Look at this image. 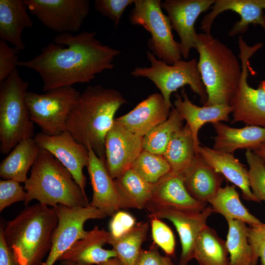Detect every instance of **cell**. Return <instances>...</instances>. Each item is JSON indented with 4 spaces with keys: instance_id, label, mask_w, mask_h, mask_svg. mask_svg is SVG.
<instances>
[{
    "instance_id": "obj_15",
    "label": "cell",
    "mask_w": 265,
    "mask_h": 265,
    "mask_svg": "<svg viewBox=\"0 0 265 265\" xmlns=\"http://www.w3.org/2000/svg\"><path fill=\"white\" fill-rule=\"evenodd\" d=\"M215 0H165L161 7L167 13L172 29L179 36L182 55L187 59L195 48L197 33L194 25L199 16L212 5Z\"/></svg>"
},
{
    "instance_id": "obj_20",
    "label": "cell",
    "mask_w": 265,
    "mask_h": 265,
    "mask_svg": "<svg viewBox=\"0 0 265 265\" xmlns=\"http://www.w3.org/2000/svg\"><path fill=\"white\" fill-rule=\"evenodd\" d=\"M86 167L92 188V197L89 204L106 216H112L122 209L119 194L114 180L110 176L105 165L91 147Z\"/></svg>"
},
{
    "instance_id": "obj_9",
    "label": "cell",
    "mask_w": 265,
    "mask_h": 265,
    "mask_svg": "<svg viewBox=\"0 0 265 265\" xmlns=\"http://www.w3.org/2000/svg\"><path fill=\"white\" fill-rule=\"evenodd\" d=\"M80 93L73 86L55 88L42 94L27 91L25 101L31 120L42 132L55 135L67 131L69 116Z\"/></svg>"
},
{
    "instance_id": "obj_4",
    "label": "cell",
    "mask_w": 265,
    "mask_h": 265,
    "mask_svg": "<svg viewBox=\"0 0 265 265\" xmlns=\"http://www.w3.org/2000/svg\"><path fill=\"white\" fill-rule=\"evenodd\" d=\"M197 66L207 92L204 106H232L241 75V65L232 50L211 33H197Z\"/></svg>"
},
{
    "instance_id": "obj_33",
    "label": "cell",
    "mask_w": 265,
    "mask_h": 265,
    "mask_svg": "<svg viewBox=\"0 0 265 265\" xmlns=\"http://www.w3.org/2000/svg\"><path fill=\"white\" fill-rule=\"evenodd\" d=\"M228 232L226 241L230 265H256L258 259L249 243L246 224L238 220H226Z\"/></svg>"
},
{
    "instance_id": "obj_32",
    "label": "cell",
    "mask_w": 265,
    "mask_h": 265,
    "mask_svg": "<svg viewBox=\"0 0 265 265\" xmlns=\"http://www.w3.org/2000/svg\"><path fill=\"white\" fill-rule=\"evenodd\" d=\"M226 241L208 225L196 240L193 259L199 265H230Z\"/></svg>"
},
{
    "instance_id": "obj_17",
    "label": "cell",
    "mask_w": 265,
    "mask_h": 265,
    "mask_svg": "<svg viewBox=\"0 0 265 265\" xmlns=\"http://www.w3.org/2000/svg\"><path fill=\"white\" fill-rule=\"evenodd\" d=\"M207 204L190 195L185 186L183 174L170 171L154 184L152 196L145 209L150 213L164 208L202 211Z\"/></svg>"
},
{
    "instance_id": "obj_36",
    "label": "cell",
    "mask_w": 265,
    "mask_h": 265,
    "mask_svg": "<svg viewBox=\"0 0 265 265\" xmlns=\"http://www.w3.org/2000/svg\"><path fill=\"white\" fill-rule=\"evenodd\" d=\"M245 156L249 169V180L252 193L258 202L265 203V164L252 151L247 150Z\"/></svg>"
},
{
    "instance_id": "obj_25",
    "label": "cell",
    "mask_w": 265,
    "mask_h": 265,
    "mask_svg": "<svg viewBox=\"0 0 265 265\" xmlns=\"http://www.w3.org/2000/svg\"><path fill=\"white\" fill-rule=\"evenodd\" d=\"M224 177L210 165L199 154L184 174L185 186L196 200L208 203L221 187Z\"/></svg>"
},
{
    "instance_id": "obj_19",
    "label": "cell",
    "mask_w": 265,
    "mask_h": 265,
    "mask_svg": "<svg viewBox=\"0 0 265 265\" xmlns=\"http://www.w3.org/2000/svg\"><path fill=\"white\" fill-rule=\"evenodd\" d=\"M171 108L161 93H155L142 101L131 111L114 119V122L143 137L165 121Z\"/></svg>"
},
{
    "instance_id": "obj_7",
    "label": "cell",
    "mask_w": 265,
    "mask_h": 265,
    "mask_svg": "<svg viewBox=\"0 0 265 265\" xmlns=\"http://www.w3.org/2000/svg\"><path fill=\"white\" fill-rule=\"evenodd\" d=\"M146 55L150 66L136 67L131 74L133 77L146 78L152 81L170 108L173 107L170 101L171 93L185 85L189 86L199 96L203 105L206 104L208 96L195 58L188 61L180 60L169 65L157 58L149 51H146Z\"/></svg>"
},
{
    "instance_id": "obj_47",
    "label": "cell",
    "mask_w": 265,
    "mask_h": 265,
    "mask_svg": "<svg viewBox=\"0 0 265 265\" xmlns=\"http://www.w3.org/2000/svg\"><path fill=\"white\" fill-rule=\"evenodd\" d=\"M62 265H63L62 264Z\"/></svg>"
},
{
    "instance_id": "obj_22",
    "label": "cell",
    "mask_w": 265,
    "mask_h": 265,
    "mask_svg": "<svg viewBox=\"0 0 265 265\" xmlns=\"http://www.w3.org/2000/svg\"><path fill=\"white\" fill-rule=\"evenodd\" d=\"M109 234L108 231L95 226L84 238L78 240L65 252L58 261L82 265H98L116 257V253L113 249L103 248L107 243Z\"/></svg>"
},
{
    "instance_id": "obj_23",
    "label": "cell",
    "mask_w": 265,
    "mask_h": 265,
    "mask_svg": "<svg viewBox=\"0 0 265 265\" xmlns=\"http://www.w3.org/2000/svg\"><path fill=\"white\" fill-rule=\"evenodd\" d=\"M198 153L217 172L240 189L244 200L258 202L250 187L248 169L235 157L234 154L202 145L199 147Z\"/></svg>"
},
{
    "instance_id": "obj_1",
    "label": "cell",
    "mask_w": 265,
    "mask_h": 265,
    "mask_svg": "<svg viewBox=\"0 0 265 265\" xmlns=\"http://www.w3.org/2000/svg\"><path fill=\"white\" fill-rule=\"evenodd\" d=\"M96 35L95 31L58 33L39 54L29 60L19 61L18 66L38 73L44 92L88 83L96 75L113 69V60L121 53L104 44Z\"/></svg>"
},
{
    "instance_id": "obj_3",
    "label": "cell",
    "mask_w": 265,
    "mask_h": 265,
    "mask_svg": "<svg viewBox=\"0 0 265 265\" xmlns=\"http://www.w3.org/2000/svg\"><path fill=\"white\" fill-rule=\"evenodd\" d=\"M58 223L54 208L40 204L26 206L4 227V236L18 265H41L49 254Z\"/></svg>"
},
{
    "instance_id": "obj_45",
    "label": "cell",
    "mask_w": 265,
    "mask_h": 265,
    "mask_svg": "<svg viewBox=\"0 0 265 265\" xmlns=\"http://www.w3.org/2000/svg\"><path fill=\"white\" fill-rule=\"evenodd\" d=\"M62 264L63 265H82L66 261H63ZM98 265H122V264L117 257H114Z\"/></svg>"
},
{
    "instance_id": "obj_18",
    "label": "cell",
    "mask_w": 265,
    "mask_h": 265,
    "mask_svg": "<svg viewBox=\"0 0 265 265\" xmlns=\"http://www.w3.org/2000/svg\"><path fill=\"white\" fill-rule=\"evenodd\" d=\"M212 10L203 18L200 28L204 33H211L215 18L226 10H232L240 15V20L236 22L228 33L231 36L244 33L250 24L259 25L265 31V0H215Z\"/></svg>"
},
{
    "instance_id": "obj_27",
    "label": "cell",
    "mask_w": 265,
    "mask_h": 265,
    "mask_svg": "<svg viewBox=\"0 0 265 265\" xmlns=\"http://www.w3.org/2000/svg\"><path fill=\"white\" fill-rule=\"evenodd\" d=\"M40 148L33 138L20 142L0 164V177L25 183L27 174L39 155Z\"/></svg>"
},
{
    "instance_id": "obj_10",
    "label": "cell",
    "mask_w": 265,
    "mask_h": 265,
    "mask_svg": "<svg viewBox=\"0 0 265 265\" xmlns=\"http://www.w3.org/2000/svg\"><path fill=\"white\" fill-rule=\"evenodd\" d=\"M241 75L238 87L232 104L233 119L231 123L242 122L246 125L265 128V80L254 88L247 82L249 59L263 44L249 46L240 35L238 40Z\"/></svg>"
},
{
    "instance_id": "obj_21",
    "label": "cell",
    "mask_w": 265,
    "mask_h": 265,
    "mask_svg": "<svg viewBox=\"0 0 265 265\" xmlns=\"http://www.w3.org/2000/svg\"><path fill=\"white\" fill-rule=\"evenodd\" d=\"M181 94L182 96L178 93L175 94L174 108L181 118L186 120V124L191 132L196 151L199 153L198 149L201 144L198 136L200 129L207 123L214 124L229 121L233 107L227 105L199 106L190 101L183 88Z\"/></svg>"
},
{
    "instance_id": "obj_14",
    "label": "cell",
    "mask_w": 265,
    "mask_h": 265,
    "mask_svg": "<svg viewBox=\"0 0 265 265\" xmlns=\"http://www.w3.org/2000/svg\"><path fill=\"white\" fill-rule=\"evenodd\" d=\"M213 212L212 208L209 207L202 211L164 208L149 213V217L166 219L173 224L179 234L182 246L179 265H187L193 259L197 238L207 226V219Z\"/></svg>"
},
{
    "instance_id": "obj_40",
    "label": "cell",
    "mask_w": 265,
    "mask_h": 265,
    "mask_svg": "<svg viewBox=\"0 0 265 265\" xmlns=\"http://www.w3.org/2000/svg\"><path fill=\"white\" fill-rule=\"evenodd\" d=\"M20 50L11 47L0 39V82L6 79L16 69L19 61Z\"/></svg>"
},
{
    "instance_id": "obj_24",
    "label": "cell",
    "mask_w": 265,
    "mask_h": 265,
    "mask_svg": "<svg viewBox=\"0 0 265 265\" xmlns=\"http://www.w3.org/2000/svg\"><path fill=\"white\" fill-rule=\"evenodd\" d=\"M216 132L212 148L234 154L238 149L252 151L265 142V128L246 125L233 128L222 122L212 124Z\"/></svg>"
},
{
    "instance_id": "obj_35",
    "label": "cell",
    "mask_w": 265,
    "mask_h": 265,
    "mask_svg": "<svg viewBox=\"0 0 265 265\" xmlns=\"http://www.w3.org/2000/svg\"><path fill=\"white\" fill-rule=\"evenodd\" d=\"M130 168L151 184H155L171 171L170 165L162 155L143 150Z\"/></svg>"
},
{
    "instance_id": "obj_16",
    "label": "cell",
    "mask_w": 265,
    "mask_h": 265,
    "mask_svg": "<svg viewBox=\"0 0 265 265\" xmlns=\"http://www.w3.org/2000/svg\"><path fill=\"white\" fill-rule=\"evenodd\" d=\"M142 141L143 137L114 122L105 138V165L112 179L131 168L143 150Z\"/></svg>"
},
{
    "instance_id": "obj_8",
    "label": "cell",
    "mask_w": 265,
    "mask_h": 265,
    "mask_svg": "<svg viewBox=\"0 0 265 265\" xmlns=\"http://www.w3.org/2000/svg\"><path fill=\"white\" fill-rule=\"evenodd\" d=\"M161 2L160 0H134L130 21L150 33L147 41L149 51L159 59L172 65L181 60V48L174 38L170 20L163 12Z\"/></svg>"
},
{
    "instance_id": "obj_31",
    "label": "cell",
    "mask_w": 265,
    "mask_h": 265,
    "mask_svg": "<svg viewBox=\"0 0 265 265\" xmlns=\"http://www.w3.org/2000/svg\"><path fill=\"white\" fill-rule=\"evenodd\" d=\"M149 228L148 222L140 221L119 237L113 238L109 234L107 243L112 246L122 265H136Z\"/></svg>"
},
{
    "instance_id": "obj_41",
    "label": "cell",
    "mask_w": 265,
    "mask_h": 265,
    "mask_svg": "<svg viewBox=\"0 0 265 265\" xmlns=\"http://www.w3.org/2000/svg\"><path fill=\"white\" fill-rule=\"evenodd\" d=\"M249 243L261 265H265V223L249 226L247 229Z\"/></svg>"
},
{
    "instance_id": "obj_28",
    "label": "cell",
    "mask_w": 265,
    "mask_h": 265,
    "mask_svg": "<svg viewBox=\"0 0 265 265\" xmlns=\"http://www.w3.org/2000/svg\"><path fill=\"white\" fill-rule=\"evenodd\" d=\"M113 180L122 209H145L152 196L154 184L148 182L131 168Z\"/></svg>"
},
{
    "instance_id": "obj_42",
    "label": "cell",
    "mask_w": 265,
    "mask_h": 265,
    "mask_svg": "<svg viewBox=\"0 0 265 265\" xmlns=\"http://www.w3.org/2000/svg\"><path fill=\"white\" fill-rule=\"evenodd\" d=\"M135 218L128 212L118 211L112 216L109 222L110 236L118 238L130 230L136 224Z\"/></svg>"
},
{
    "instance_id": "obj_6",
    "label": "cell",
    "mask_w": 265,
    "mask_h": 265,
    "mask_svg": "<svg viewBox=\"0 0 265 265\" xmlns=\"http://www.w3.org/2000/svg\"><path fill=\"white\" fill-rule=\"evenodd\" d=\"M28 85L17 69L0 82V151L3 154L35 136L34 123L25 101Z\"/></svg>"
},
{
    "instance_id": "obj_11",
    "label": "cell",
    "mask_w": 265,
    "mask_h": 265,
    "mask_svg": "<svg viewBox=\"0 0 265 265\" xmlns=\"http://www.w3.org/2000/svg\"><path fill=\"white\" fill-rule=\"evenodd\" d=\"M54 209L58 223L53 234L51 250L41 265H53L76 242L84 238L89 232L84 229L86 221L101 219L107 216L90 204L73 208L59 204Z\"/></svg>"
},
{
    "instance_id": "obj_34",
    "label": "cell",
    "mask_w": 265,
    "mask_h": 265,
    "mask_svg": "<svg viewBox=\"0 0 265 265\" xmlns=\"http://www.w3.org/2000/svg\"><path fill=\"white\" fill-rule=\"evenodd\" d=\"M183 121L173 107L167 120L143 137V150L154 154L163 155L173 134L183 127Z\"/></svg>"
},
{
    "instance_id": "obj_44",
    "label": "cell",
    "mask_w": 265,
    "mask_h": 265,
    "mask_svg": "<svg viewBox=\"0 0 265 265\" xmlns=\"http://www.w3.org/2000/svg\"><path fill=\"white\" fill-rule=\"evenodd\" d=\"M4 225L0 227V265H18L13 252L7 244L4 236Z\"/></svg>"
},
{
    "instance_id": "obj_2",
    "label": "cell",
    "mask_w": 265,
    "mask_h": 265,
    "mask_svg": "<svg viewBox=\"0 0 265 265\" xmlns=\"http://www.w3.org/2000/svg\"><path fill=\"white\" fill-rule=\"evenodd\" d=\"M128 103L117 90L97 84L80 93L67 120L66 128L79 143L91 147L104 162L106 136L118 109Z\"/></svg>"
},
{
    "instance_id": "obj_43",
    "label": "cell",
    "mask_w": 265,
    "mask_h": 265,
    "mask_svg": "<svg viewBox=\"0 0 265 265\" xmlns=\"http://www.w3.org/2000/svg\"><path fill=\"white\" fill-rule=\"evenodd\" d=\"M135 265H174L169 256H163L154 242L148 249H142Z\"/></svg>"
},
{
    "instance_id": "obj_46",
    "label": "cell",
    "mask_w": 265,
    "mask_h": 265,
    "mask_svg": "<svg viewBox=\"0 0 265 265\" xmlns=\"http://www.w3.org/2000/svg\"><path fill=\"white\" fill-rule=\"evenodd\" d=\"M252 151L256 154L265 164V142L255 148Z\"/></svg>"
},
{
    "instance_id": "obj_26",
    "label": "cell",
    "mask_w": 265,
    "mask_h": 265,
    "mask_svg": "<svg viewBox=\"0 0 265 265\" xmlns=\"http://www.w3.org/2000/svg\"><path fill=\"white\" fill-rule=\"evenodd\" d=\"M26 9L23 0H0V39L20 51L26 49L23 30L33 27Z\"/></svg>"
},
{
    "instance_id": "obj_5",
    "label": "cell",
    "mask_w": 265,
    "mask_h": 265,
    "mask_svg": "<svg viewBox=\"0 0 265 265\" xmlns=\"http://www.w3.org/2000/svg\"><path fill=\"white\" fill-rule=\"evenodd\" d=\"M26 197L24 205L33 200L49 207L61 204L69 208L85 207L89 200L70 171L48 151L40 149L25 183Z\"/></svg>"
},
{
    "instance_id": "obj_13",
    "label": "cell",
    "mask_w": 265,
    "mask_h": 265,
    "mask_svg": "<svg viewBox=\"0 0 265 265\" xmlns=\"http://www.w3.org/2000/svg\"><path fill=\"white\" fill-rule=\"evenodd\" d=\"M33 138L40 148L49 152L70 171L86 195L87 178L83 173V169L88 164V148L77 142L68 131L55 135H48L40 132Z\"/></svg>"
},
{
    "instance_id": "obj_39",
    "label": "cell",
    "mask_w": 265,
    "mask_h": 265,
    "mask_svg": "<svg viewBox=\"0 0 265 265\" xmlns=\"http://www.w3.org/2000/svg\"><path fill=\"white\" fill-rule=\"evenodd\" d=\"M134 0H95V10L114 22L116 27L128 6L134 3Z\"/></svg>"
},
{
    "instance_id": "obj_37",
    "label": "cell",
    "mask_w": 265,
    "mask_h": 265,
    "mask_svg": "<svg viewBox=\"0 0 265 265\" xmlns=\"http://www.w3.org/2000/svg\"><path fill=\"white\" fill-rule=\"evenodd\" d=\"M152 237L154 242L160 247L167 256H174L176 241L170 228L155 217H150Z\"/></svg>"
},
{
    "instance_id": "obj_29",
    "label": "cell",
    "mask_w": 265,
    "mask_h": 265,
    "mask_svg": "<svg viewBox=\"0 0 265 265\" xmlns=\"http://www.w3.org/2000/svg\"><path fill=\"white\" fill-rule=\"evenodd\" d=\"M197 154L191 132L186 124L173 134L162 156L170 171L184 175Z\"/></svg>"
},
{
    "instance_id": "obj_12",
    "label": "cell",
    "mask_w": 265,
    "mask_h": 265,
    "mask_svg": "<svg viewBox=\"0 0 265 265\" xmlns=\"http://www.w3.org/2000/svg\"><path fill=\"white\" fill-rule=\"evenodd\" d=\"M30 13L46 27L60 33L75 32L90 11L89 0H23Z\"/></svg>"
},
{
    "instance_id": "obj_30",
    "label": "cell",
    "mask_w": 265,
    "mask_h": 265,
    "mask_svg": "<svg viewBox=\"0 0 265 265\" xmlns=\"http://www.w3.org/2000/svg\"><path fill=\"white\" fill-rule=\"evenodd\" d=\"M208 202L212 206L214 212L220 213L226 220H240L249 226L262 223L242 204L234 185L221 187Z\"/></svg>"
},
{
    "instance_id": "obj_38",
    "label": "cell",
    "mask_w": 265,
    "mask_h": 265,
    "mask_svg": "<svg viewBox=\"0 0 265 265\" xmlns=\"http://www.w3.org/2000/svg\"><path fill=\"white\" fill-rule=\"evenodd\" d=\"M26 192L20 183L13 180H0V212L20 201H25Z\"/></svg>"
}]
</instances>
